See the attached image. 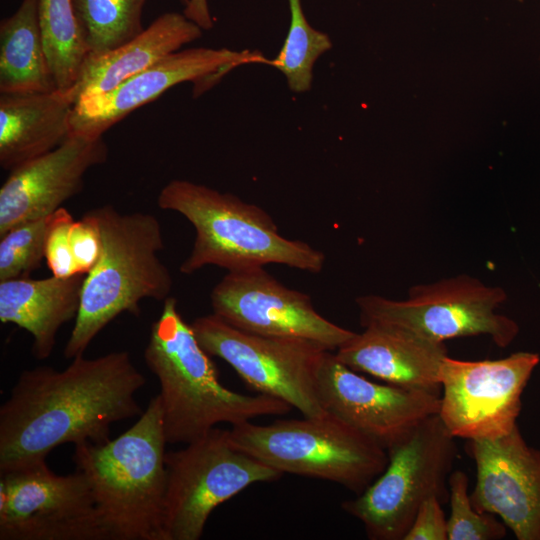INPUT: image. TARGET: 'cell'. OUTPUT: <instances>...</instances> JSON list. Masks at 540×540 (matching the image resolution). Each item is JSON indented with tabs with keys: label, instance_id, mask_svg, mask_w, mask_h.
<instances>
[{
	"label": "cell",
	"instance_id": "20",
	"mask_svg": "<svg viewBox=\"0 0 540 540\" xmlns=\"http://www.w3.org/2000/svg\"><path fill=\"white\" fill-rule=\"evenodd\" d=\"M69 90L0 96V165L5 170L41 156L72 135Z\"/></svg>",
	"mask_w": 540,
	"mask_h": 540
},
{
	"label": "cell",
	"instance_id": "2",
	"mask_svg": "<svg viewBox=\"0 0 540 540\" xmlns=\"http://www.w3.org/2000/svg\"><path fill=\"white\" fill-rule=\"evenodd\" d=\"M152 324L144 360L160 384L163 429L169 444H188L220 423L239 425L267 415H283L291 406L274 397L246 395L226 388L216 366L177 307L165 299Z\"/></svg>",
	"mask_w": 540,
	"mask_h": 540
},
{
	"label": "cell",
	"instance_id": "18",
	"mask_svg": "<svg viewBox=\"0 0 540 540\" xmlns=\"http://www.w3.org/2000/svg\"><path fill=\"white\" fill-rule=\"evenodd\" d=\"M362 326L334 353L339 361L387 384L441 395L440 367L448 355L443 342L390 323Z\"/></svg>",
	"mask_w": 540,
	"mask_h": 540
},
{
	"label": "cell",
	"instance_id": "19",
	"mask_svg": "<svg viewBox=\"0 0 540 540\" xmlns=\"http://www.w3.org/2000/svg\"><path fill=\"white\" fill-rule=\"evenodd\" d=\"M202 30L184 13L167 12L125 44L103 53H89L70 89L75 103L111 91L183 45L199 39Z\"/></svg>",
	"mask_w": 540,
	"mask_h": 540
},
{
	"label": "cell",
	"instance_id": "7",
	"mask_svg": "<svg viewBox=\"0 0 540 540\" xmlns=\"http://www.w3.org/2000/svg\"><path fill=\"white\" fill-rule=\"evenodd\" d=\"M455 439L438 414L422 420L387 449L383 472L342 509L364 525L369 539L403 540L425 500H449Z\"/></svg>",
	"mask_w": 540,
	"mask_h": 540
},
{
	"label": "cell",
	"instance_id": "14",
	"mask_svg": "<svg viewBox=\"0 0 540 540\" xmlns=\"http://www.w3.org/2000/svg\"><path fill=\"white\" fill-rule=\"evenodd\" d=\"M258 51L195 47L178 50L109 92L79 99L71 117L72 134L101 137L136 109L156 100L171 87L194 84L198 97L231 70L251 63L268 64Z\"/></svg>",
	"mask_w": 540,
	"mask_h": 540
},
{
	"label": "cell",
	"instance_id": "10",
	"mask_svg": "<svg viewBox=\"0 0 540 540\" xmlns=\"http://www.w3.org/2000/svg\"><path fill=\"white\" fill-rule=\"evenodd\" d=\"M191 326L204 350L228 363L257 393L280 399L305 417L326 413L317 372L329 350L303 339L243 331L213 313L194 319Z\"/></svg>",
	"mask_w": 540,
	"mask_h": 540
},
{
	"label": "cell",
	"instance_id": "9",
	"mask_svg": "<svg viewBox=\"0 0 540 540\" xmlns=\"http://www.w3.org/2000/svg\"><path fill=\"white\" fill-rule=\"evenodd\" d=\"M505 291L462 274L430 284L414 285L405 300L379 295L359 296L360 321L384 322L407 328L436 342L487 335L499 347L508 346L519 332L517 323L496 309Z\"/></svg>",
	"mask_w": 540,
	"mask_h": 540
},
{
	"label": "cell",
	"instance_id": "30",
	"mask_svg": "<svg viewBox=\"0 0 540 540\" xmlns=\"http://www.w3.org/2000/svg\"><path fill=\"white\" fill-rule=\"evenodd\" d=\"M437 497H430L419 507L403 540H448L447 518Z\"/></svg>",
	"mask_w": 540,
	"mask_h": 540
},
{
	"label": "cell",
	"instance_id": "8",
	"mask_svg": "<svg viewBox=\"0 0 540 540\" xmlns=\"http://www.w3.org/2000/svg\"><path fill=\"white\" fill-rule=\"evenodd\" d=\"M164 540H198L213 510L248 486L282 473L241 451L229 430L213 428L165 456Z\"/></svg>",
	"mask_w": 540,
	"mask_h": 540
},
{
	"label": "cell",
	"instance_id": "11",
	"mask_svg": "<svg viewBox=\"0 0 540 540\" xmlns=\"http://www.w3.org/2000/svg\"><path fill=\"white\" fill-rule=\"evenodd\" d=\"M0 475V540H109L80 472L42 461Z\"/></svg>",
	"mask_w": 540,
	"mask_h": 540
},
{
	"label": "cell",
	"instance_id": "29",
	"mask_svg": "<svg viewBox=\"0 0 540 540\" xmlns=\"http://www.w3.org/2000/svg\"><path fill=\"white\" fill-rule=\"evenodd\" d=\"M70 245L79 274H87L97 263L102 249L98 224L89 212L70 227Z\"/></svg>",
	"mask_w": 540,
	"mask_h": 540
},
{
	"label": "cell",
	"instance_id": "33",
	"mask_svg": "<svg viewBox=\"0 0 540 540\" xmlns=\"http://www.w3.org/2000/svg\"><path fill=\"white\" fill-rule=\"evenodd\" d=\"M518 2H523V0H517Z\"/></svg>",
	"mask_w": 540,
	"mask_h": 540
},
{
	"label": "cell",
	"instance_id": "5",
	"mask_svg": "<svg viewBox=\"0 0 540 540\" xmlns=\"http://www.w3.org/2000/svg\"><path fill=\"white\" fill-rule=\"evenodd\" d=\"M158 207L184 216L195 239L180 272L193 274L208 265L228 272L282 264L319 273L325 254L306 242L280 235L273 218L261 207L188 180L168 182L157 197Z\"/></svg>",
	"mask_w": 540,
	"mask_h": 540
},
{
	"label": "cell",
	"instance_id": "12",
	"mask_svg": "<svg viewBox=\"0 0 540 540\" xmlns=\"http://www.w3.org/2000/svg\"><path fill=\"white\" fill-rule=\"evenodd\" d=\"M540 361L537 353L516 352L495 360L449 357L440 367L438 415L455 437L493 440L517 426L521 395Z\"/></svg>",
	"mask_w": 540,
	"mask_h": 540
},
{
	"label": "cell",
	"instance_id": "21",
	"mask_svg": "<svg viewBox=\"0 0 540 540\" xmlns=\"http://www.w3.org/2000/svg\"><path fill=\"white\" fill-rule=\"evenodd\" d=\"M85 274L0 281V321L14 324L33 338L38 360L54 350L59 329L77 317Z\"/></svg>",
	"mask_w": 540,
	"mask_h": 540
},
{
	"label": "cell",
	"instance_id": "16",
	"mask_svg": "<svg viewBox=\"0 0 540 540\" xmlns=\"http://www.w3.org/2000/svg\"><path fill=\"white\" fill-rule=\"evenodd\" d=\"M476 484L470 494L479 512L499 516L518 540H540V450L518 426L493 440H470Z\"/></svg>",
	"mask_w": 540,
	"mask_h": 540
},
{
	"label": "cell",
	"instance_id": "25",
	"mask_svg": "<svg viewBox=\"0 0 540 540\" xmlns=\"http://www.w3.org/2000/svg\"><path fill=\"white\" fill-rule=\"evenodd\" d=\"M288 4V33L279 54L274 59H269L268 65L285 75L292 92L304 93L311 89L314 63L331 49L332 42L326 33L309 24L301 0H288Z\"/></svg>",
	"mask_w": 540,
	"mask_h": 540
},
{
	"label": "cell",
	"instance_id": "22",
	"mask_svg": "<svg viewBox=\"0 0 540 540\" xmlns=\"http://www.w3.org/2000/svg\"><path fill=\"white\" fill-rule=\"evenodd\" d=\"M38 16V0H22L0 24V94L24 95L56 90Z\"/></svg>",
	"mask_w": 540,
	"mask_h": 540
},
{
	"label": "cell",
	"instance_id": "13",
	"mask_svg": "<svg viewBox=\"0 0 540 540\" xmlns=\"http://www.w3.org/2000/svg\"><path fill=\"white\" fill-rule=\"evenodd\" d=\"M210 300L213 314L262 336L303 339L333 351L355 334L320 315L309 295L284 286L263 267L228 272Z\"/></svg>",
	"mask_w": 540,
	"mask_h": 540
},
{
	"label": "cell",
	"instance_id": "26",
	"mask_svg": "<svg viewBox=\"0 0 540 540\" xmlns=\"http://www.w3.org/2000/svg\"><path fill=\"white\" fill-rule=\"evenodd\" d=\"M52 214L20 223L0 235V281L25 278L41 267Z\"/></svg>",
	"mask_w": 540,
	"mask_h": 540
},
{
	"label": "cell",
	"instance_id": "6",
	"mask_svg": "<svg viewBox=\"0 0 540 540\" xmlns=\"http://www.w3.org/2000/svg\"><path fill=\"white\" fill-rule=\"evenodd\" d=\"M232 443L280 473L362 493L385 469L387 450L332 414L232 426Z\"/></svg>",
	"mask_w": 540,
	"mask_h": 540
},
{
	"label": "cell",
	"instance_id": "17",
	"mask_svg": "<svg viewBox=\"0 0 540 540\" xmlns=\"http://www.w3.org/2000/svg\"><path fill=\"white\" fill-rule=\"evenodd\" d=\"M107 158L102 136L72 134L54 150L11 169L0 188V235L57 211L82 191L87 171Z\"/></svg>",
	"mask_w": 540,
	"mask_h": 540
},
{
	"label": "cell",
	"instance_id": "23",
	"mask_svg": "<svg viewBox=\"0 0 540 540\" xmlns=\"http://www.w3.org/2000/svg\"><path fill=\"white\" fill-rule=\"evenodd\" d=\"M38 16L56 88L69 90L75 84L89 54L75 17L72 0H38Z\"/></svg>",
	"mask_w": 540,
	"mask_h": 540
},
{
	"label": "cell",
	"instance_id": "27",
	"mask_svg": "<svg viewBox=\"0 0 540 540\" xmlns=\"http://www.w3.org/2000/svg\"><path fill=\"white\" fill-rule=\"evenodd\" d=\"M450 516L448 540H497L505 537L506 525L491 513L477 511L468 494V476L452 471L449 479Z\"/></svg>",
	"mask_w": 540,
	"mask_h": 540
},
{
	"label": "cell",
	"instance_id": "1",
	"mask_svg": "<svg viewBox=\"0 0 540 540\" xmlns=\"http://www.w3.org/2000/svg\"><path fill=\"white\" fill-rule=\"evenodd\" d=\"M145 378L127 351L79 355L58 371L20 373L0 407V473L46 461L60 445L110 440L115 422L141 415Z\"/></svg>",
	"mask_w": 540,
	"mask_h": 540
},
{
	"label": "cell",
	"instance_id": "28",
	"mask_svg": "<svg viewBox=\"0 0 540 540\" xmlns=\"http://www.w3.org/2000/svg\"><path fill=\"white\" fill-rule=\"evenodd\" d=\"M70 212L61 207L52 214L45 242V261L52 275L70 277L78 273L70 245Z\"/></svg>",
	"mask_w": 540,
	"mask_h": 540
},
{
	"label": "cell",
	"instance_id": "31",
	"mask_svg": "<svg viewBox=\"0 0 540 540\" xmlns=\"http://www.w3.org/2000/svg\"><path fill=\"white\" fill-rule=\"evenodd\" d=\"M183 13L204 30H209L214 26L207 0H189Z\"/></svg>",
	"mask_w": 540,
	"mask_h": 540
},
{
	"label": "cell",
	"instance_id": "3",
	"mask_svg": "<svg viewBox=\"0 0 540 540\" xmlns=\"http://www.w3.org/2000/svg\"><path fill=\"white\" fill-rule=\"evenodd\" d=\"M166 444L157 395L117 438L74 445L76 471L90 486L109 540H164Z\"/></svg>",
	"mask_w": 540,
	"mask_h": 540
},
{
	"label": "cell",
	"instance_id": "32",
	"mask_svg": "<svg viewBox=\"0 0 540 540\" xmlns=\"http://www.w3.org/2000/svg\"><path fill=\"white\" fill-rule=\"evenodd\" d=\"M184 6H186L189 2V0H179Z\"/></svg>",
	"mask_w": 540,
	"mask_h": 540
},
{
	"label": "cell",
	"instance_id": "24",
	"mask_svg": "<svg viewBox=\"0 0 540 540\" xmlns=\"http://www.w3.org/2000/svg\"><path fill=\"white\" fill-rule=\"evenodd\" d=\"M146 0H72L75 17L89 53H103L130 41L144 28Z\"/></svg>",
	"mask_w": 540,
	"mask_h": 540
},
{
	"label": "cell",
	"instance_id": "15",
	"mask_svg": "<svg viewBox=\"0 0 540 540\" xmlns=\"http://www.w3.org/2000/svg\"><path fill=\"white\" fill-rule=\"evenodd\" d=\"M317 391L327 413L386 450L419 422L438 414L440 407V394L375 383L331 351L325 352L319 365Z\"/></svg>",
	"mask_w": 540,
	"mask_h": 540
},
{
	"label": "cell",
	"instance_id": "4",
	"mask_svg": "<svg viewBox=\"0 0 540 540\" xmlns=\"http://www.w3.org/2000/svg\"><path fill=\"white\" fill-rule=\"evenodd\" d=\"M102 239L100 257L85 275L80 308L64 356L84 355L93 339L122 313L139 316L144 299L164 301L173 278L159 257V220L151 213H122L112 205L92 209Z\"/></svg>",
	"mask_w": 540,
	"mask_h": 540
}]
</instances>
